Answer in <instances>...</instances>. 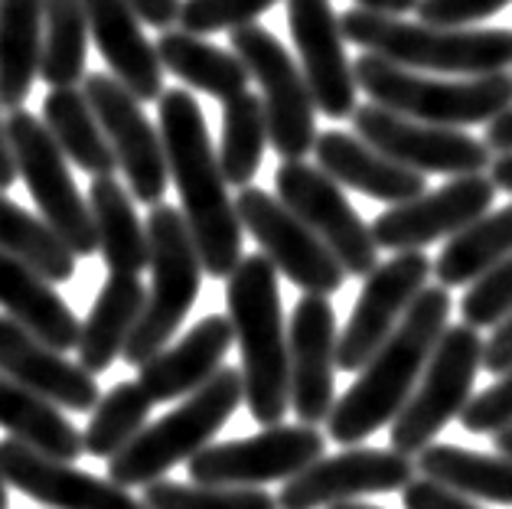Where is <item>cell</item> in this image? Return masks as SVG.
<instances>
[{
	"label": "cell",
	"instance_id": "obj_29",
	"mask_svg": "<svg viewBox=\"0 0 512 509\" xmlns=\"http://www.w3.org/2000/svg\"><path fill=\"white\" fill-rule=\"evenodd\" d=\"M0 428L27 448L72 464L82 454V434L53 402L40 399L7 372H0Z\"/></svg>",
	"mask_w": 512,
	"mask_h": 509
},
{
	"label": "cell",
	"instance_id": "obj_36",
	"mask_svg": "<svg viewBox=\"0 0 512 509\" xmlns=\"http://www.w3.org/2000/svg\"><path fill=\"white\" fill-rule=\"evenodd\" d=\"M0 252L20 258L49 284H62L76 275V255L43 222L0 193Z\"/></svg>",
	"mask_w": 512,
	"mask_h": 509
},
{
	"label": "cell",
	"instance_id": "obj_33",
	"mask_svg": "<svg viewBox=\"0 0 512 509\" xmlns=\"http://www.w3.org/2000/svg\"><path fill=\"white\" fill-rule=\"evenodd\" d=\"M46 131L53 134V141L59 144V151L66 154L79 170H85L89 177H115L118 160L111 154V147L105 141V131L98 124L95 111L89 105V98L82 95V89H49L43 98V118Z\"/></svg>",
	"mask_w": 512,
	"mask_h": 509
},
{
	"label": "cell",
	"instance_id": "obj_12",
	"mask_svg": "<svg viewBox=\"0 0 512 509\" xmlns=\"http://www.w3.org/2000/svg\"><path fill=\"white\" fill-rule=\"evenodd\" d=\"M327 454V434L314 425H271L252 438L209 444L190 464V483L206 487H255L291 480Z\"/></svg>",
	"mask_w": 512,
	"mask_h": 509
},
{
	"label": "cell",
	"instance_id": "obj_8",
	"mask_svg": "<svg viewBox=\"0 0 512 509\" xmlns=\"http://www.w3.org/2000/svg\"><path fill=\"white\" fill-rule=\"evenodd\" d=\"M480 359H483L480 330H473L467 324L444 327L415 392L408 395L402 412L392 421L389 431L392 451L415 461L428 444H434L437 434L451 425L470 402L473 382H477L480 372Z\"/></svg>",
	"mask_w": 512,
	"mask_h": 509
},
{
	"label": "cell",
	"instance_id": "obj_19",
	"mask_svg": "<svg viewBox=\"0 0 512 509\" xmlns=\"http://www.w3.org/2000/svg\"><path fill=\"white\" fill-rule=\"evenodd\" d=\"M287 30L301 56V72L317 111L333 121L353 118L359 85L333 4L330 0H287Z\"/></svg>",
	"mask_w": 512,
	"mask_h": 509
},
{
	"label": "cell",
	"instance_id": "obj_24",
	"mask_svg": "<svg viewBox=\"0 0 512 509\" xmlns=\"http://www.w3.org/2000/svg\"><path fill=\"white\" fill-rule=\"evenodd\" d=\"M232 343L235 333L229 317H203L196 327L183 333V340L164 346L157 356L137 366V386L151 395L154 405L186 399L216 376Z\"/></svg>",
	"mask_w": 512,
	"mask_h": 509
},
{
	"label": "cell",
	"instance_id": "obj_21",
	"mask_svg": "<svg viewBox=\"0 0 512 509\" xmlns=\"http://www.w3.org/2000/svg\"><path fill=\"white\" fill-rule=\"evenodd\" d=\"M0 474L7 487L49 509H147L131 490L27 448L14 438L0 441Z\"/></svg>",
	"mask_w": 512,
	"mask_h": 509
},
{
	"label": "cell",
	"instance_id": "obj_35",
	"mask_svg": "<svg viewBox=\"0 0 512 509\" xmlns=\"http://www.w3.org/2000/svg\"><path fill=\"white\" fill-rule=\"evenodd\" d=\"M89 20L82 0H43V56L40 79L49 89H72L89 72Z\"/></svg>",
	"mask_w": 512,
	"mask_h": 509
},
{
	"label": "cell",
	"instance_id": "obj_23",
	"mask_svg": "<svg viewBox=\"0 0 512 509\" xmlns=\"http://www.w3.org/2000/svg\"><path fill=\"white\" fill-rule=\"evenodd\" d=\"M89 36L108 62L111 76L128 89L137 102H157L164 95V66L154 43L141 30V17L128 0H82Z\"/></svg>",
	"mask_w": 512,
	"mask_h": 509
},
{
	"label": "cell",
	"instance_id": "obj_43",
	"mask_svg": "<svg viewBox=\"0 0 512 509\" xmlns=\"http://www.w3.org/2000/svg\"><path fill=\"white\" fill-rule=\"evenodd\" d=\"M512 4V0H418V20L431 27H470L490 20Z\"/></svg>",
	"mask_w": 512,
	"mask_h": 509
},
{
	"label": "cell",
	"instance_id": "obj_44",
	"mask_svg": "<svg viewBox=\"0 0 512 509\" xmlns=\"http://www.w3.org/2000/svg\"><path fill=\"white\" fill-rule=\"evenodd\" d=\"M402 503H405V509H480L473 500H467V496H457L424 477L411 480L402 490Z\"/></svg>",
	"mask_w": 512,
	"mask_h": 509
},
{
	"label": "cell",
	"instance_id": "obj_25",
	"mask_svg": "<svg viewBox=\"0 0 512 509\" xmlns=\"http://www.w3.org/2000/svg\"><path fill=\"white\" fill-rule=\"evenodd\" d=\"M314 157L317 167L327 173L330 180L349 190H359L372 196L379 203H408L418 200L421 193H428V180L418 170H408L395 164L392 157L379 154L376 147H369L356 134L346 131H323L314 141Z\"/></svg>",
	"mask_w": 512,
	"mask_h": 509
},
{
	"label": "cell",
	"instance_id": "obj_5",
	"mask_svg": "<svg viewBox=\"0 0 512 509\" xmlns=\"http://www.w3.org/2000/svg\"><path fill=\"white\" fill-rule=\"evenodd\" d=\"M242 372L235 366H219L206 386H199L154 425H144L124 448L108 461V480L118 487H147L164 480L167 470L190 464L193 457L209 448L212 438L226 428V421L242 405Z\"/></svg>",
	"mask_w": 512,
	"mask_h": 509
},
{
	"label": "cell",
	"instance_id": "obj_49",
	"mask_svg": "<svg viewBox=\"0 0 512 509\" xmlns=\"http://www.w3.org/2000/svg\"><path fill=\"white\" fill-rule=\"evenodd\" d=\"M362 10H372V14H389V17H402L408 10L418 7V0H356Z\"/></svg>",
	"mask_w": 512,
	"mask_h": 509
},
{
	"label": "cell",
	"instance_id": "obj_22",
	"mask_svg": "<svg viewBox=\"0 0 512 509\" xmlns=\"http://www.w3.org/2000/svg\"><path fill=\"white\" fill-rule=\"evenodd\" d=\"M0 372L17 379L40 399L53 402L69 412H92L102 399L98 382L89 369L69 363L59 350H53L40 337H33L17 320L0 314Z\"/></svg>",
	"mask_w": 512,
	"mask_h": 509
},
{
	"label": "cell",
	"instance_id": "obj_13",
	"mask_svg": "<svg viewBox=\"0 0 512 509\" xmlns=\"http://www.w3.org/2000/svg\"><path fill=\"white\" fill-rule=\"evenodd\" d=\"M235 213L274 271L301 291L330 297L343 288V265L278 196L258 190V186H242L235 196Z\"/></svg>",
	"mask_w": 512,
	"mask_h": 509
},
{
	"label": "cell",
	"instance_id": "obj_31",
	"mask_svg": "<svg viewBox=\"0 0 512 509\" xmlns=\"http://www.w3.org/2000/svg\"><path fill=\"white\" fill-rule=\"evenodd\" d=\"M154 49L160 66L190 89L206 92L219 102H229V98L248 92V69L232 49H222L186 30H164Z\"/></svg>",
	"mask_w": 512,
	"mask_h": 509
},
{
	"label": "cell",
	"instance_id": "obj_15",
	"mask_svg": "<svg viewBox=\"0 0 512 509\" xmlns=\"http://www.w3.org/2000/svg\"><path fill=\"white\" fill-rule=\"evenodd\" d=\"M82 95L89 98L111 154L128 177V193L147 206L164 203L170 183L164 141H160V131L147 121L141 102L115 76H105V72H89L82 79Z\"/></svg>",
	"mask_w": 512,
	"mask_h": 509
},
{
	"label": "cell",
	"instance_id": "obj_9",
	"mask_svg": "<svg viewBox=\"0 0 512 509\" xmlns=\"http://www.w3.org/2000/svg\"><path fill=\"white\" fill-rule=\"evenodd\" d=\"M232 53L242 59L248 79L258 82L268 118V144L281 160H304L317 141V105L301 66L284 43L258 23L229 30Z\"/></svg>",
	"mask_w": 512,
	"mask_h": 509
},
{
	"label": "cell",
	"instance_id": "obj_46",
	"mask_svg": "<svg viewBox=\"0 0 512 509\" xmlns=\"http://www.w3.org/2000/svg\"><path fill=\"white\" fill-rule=\"evenodd\" d=\"M128 4L134 7V14L141 17V23L164 33V30H170V23L180 20L183 0H128Z\"/></svg>",
	"mask_w": 512,
	"mask_h": 509
},
{
	"label": "cell",
	"instance_id": "obj_34",
	"mask_svg": "<svg viewBox=\"0 0 512 509\" xmlns=\"http://www.w3.org/2000/svg\"><path fill=\"white\" fill-rule=\"evenodd\" d=\"M509 255H512V203L496 209V213H483L464 232L447 239L441 255L431 262V275L447 291L464 288V284L477 281L486 268H493Z\"/></svg>",
	"mask_w": 512,
	"mask_h": 509
},
{
	"label": "cell",
	"instance_id": "obj_11",
	"mask_svg": "<svg viewBox=\"0 0 512 509\" xmlns=\"http://www.w3.org/2000/svg\"><path fill=\"white\" fill-rule=\"evenodd\" d=\"M278 200L304 222L343 265L346 278H366L379 265V245L372 229L359 219L343 186L304 160H281L274 173Z\"/></svg>",
	"mask_w": 512,
	"mask_h": 509
},
{
	"label": "cell",
	"instance_id": "obj_53",
	"mask_svg": "<svg viewBox=\"0 0 512 509\" xmlns=\"http://www.w3.org/2000/svg\"><path fill=\"white\" fill-rule=\"evenodd\" d=\"M327 509H382V506H369V503H336V506H327Z\"/></svg>",
	"mask_w": 512,
	"mask_h": 509
},
{
	"label": "cell",
	"instance_id": "obj_18",
	"mask_svg": "<svg viewBox=\"0 0 512 509\" xmlns=\"http://www.w3.org/2000/svg\"><path fill=\"white\" fill-rule=\"evenodd\" d=\"M493 200H496L493 180L483 177V173H470V177H454L441 190L421 193L418 200L385 209L369 229L379 248H389V252H418V248L431 242L454 239L470 222L490 213Z\"/></svg>",
	"mask_w": 512,
	"mask_h": 509
},
{
	"label": "cell",
	"instance_id": "obj_38",
	"mask_svg": "<svg viewBox=\"0 0 512 509\" xmlns=\"http://www.w3.org/2000/svg\"><path fill=\"white\" fill-rule=\"evenodd\" d=\"M151 408H154L151 395L137 386V382H118L92 408V421L82 434V451L98 457V461H111L147 425Z\"/></svg>",
	"mask_w": 512,
	"mask_h": 509
},
{
	"label": "cell",
	"instance_id": "obj_32",
	"mask_svg": "<svg viewBox=\"0 0 512 509\" xmlns=\"http://www.w3.org/2000/svg\"><path fill=\"white\" fill-rule=\"evenodd\" d=\"M43 0H0V105L23 108L40 79Z\"/></svg>",
	"mask_w": 512,
	"mask_h": 509
},
{
	"label": "cell",
	"instance_id": "obj_48",
	"mask_svg": "<svg viewBox=\"0 0 512 509\" xmlns=\"http://www.w3.org/2000/svg\"><path fill=\"white\" fill-rule=\"evenodd\" d=\"M14 183H17V164H14V151H10L7 121H0V193L10 190Z\"/></svg>",
	"mask_w": 512,
	"mask_h": 509
},
{
	"label": "cell",
	"instance_id": "obj_2",
	"mask_svg": "<svg viewBox=\"0 0 512 509\" xmlns=\"http://www.w3.org/2000/svg\"><path fill=\"white\" fill-rule=\"evenodd\" d=\"M451 310V291L441 284H428L415 297V304L398 320L389 340L369 356V363L359 369V379L333 405L327 434L336 444L353 448L379 428L392 425L408 395L415 392L434 343L441 340L447 320H451Z\"/></svg>",
	"mask_w": 512,
	"mask_h": 509
},
{
	"label": "cell",
	"instance_id": "obj_41",
	"mask_svg": "<svg viewBox=\"0 0 512 509\" xmlns=\"http://www.w3.org/2000/svg\"><path fill=\"white\" fill-rule=\"evenodd\" d=\"M274 4H281V0H183L180 23L186 33L206 36L255 23Z\"/></svg>",
	"mask_w": 512,
	"mask_h": 509
},
{
	"label": "cell",
	"instance_id": "obj_37",
	"mask_svg": "<svg viewBox=\"0 0 512 509\" xmlns=\"http://www.w3.org/2000/svg\"><path fill=\"white\" fill-rule=\"evenodd\" d=\"M268 147V118L261 98L242 92L222 102V144H219V167L229 186H252L255 173L261 170Z\"/></svg>",
	"mask_w": 512,
	"mask_h": 509
},
{
	"label": "cell",
	"instance_id": "obj_45",
	"mask_svg": "<svg viewBox=\"0 0 512 509\" xmlns=\"http://www.w3.org/2000/svg\"><path fill=\"white\" fill-rule=\"evenodd\" d=\"M480 369L493 372V376H503L506 369H512V314H506L493 327L490 340H483Z\"/></svg>",
	"mask_w": 512,
	"mask_h": 509
},
{
	"label": "cell",
	"instance_id": "obj_39",
	"mask_svg": "<svg viewBox=\"0 0 512 509\" xmlns=\"http://www.w3.org/2000/svg\"><path fill=\"white\" fill-rule=\"evenodd\" d=\"M147 509H278L265 487H206V483L154 480L144 487Z\"/></svg>",
	"mask_w": 512,
	"mask_h": 509
},
{
	"label": "cell",
	"instance_id": "obj_14",
	"mask_svg": "<svg viewBox=\"0 0 512 509\" xmlns=\"http://www.w3.org/2000/svg\"><path fill=\"white\" fill-rule=\"evenodd\" d=\"M356 138H362L395 164L418 173H441V177H470L490 170L493 154L483 141L460 128H441L415 118L395 115L382 105H359L353 111Z\"/></svg>",
	"mask_w": 512,
	"mask_h": 509
},
{
	"label": "cell",
	"instance_id": "obj_47",
	"mask_svg": "<svg viewBox=\"0 0 512 509\" xmlns=\"http://www.w3.org/2000/svg\"><path fill=\"white\" fill-rule=\"evenodd\" d=\"M483 144L490 147V154H512V108L490 121Z\"/></svg>",
	"mask_w": 512,
	"mask_h": 509
},
{
	"label": "cell",
	"instance_id": "obj_7",
	"mask_svg": "<svg viewBox=\"0 0 512 509\" xmlns=\"http://www.w3.org/2000/svg\"><path fill=\"white\" fill-rule=\"evenodd\" d=\"M147 265H151V291L141 317L131 330V340L124 346V359L131 366L147 363L173 340V333L183 327L199 297L203 281V262L193 245V235L186 229V219L177 206L157 203L147 213Z\"/></svg>",
	"mask_w": 512,
	"mask_h": 509
},
{
	"label": "cell",
	"instance_id": "obj_6",
	"mask_svg": "<svg viewBox=\"0 0 512 509\" xmlns=\"http://www.w3.org/2000/svg\"><path fill=\"white\" fill-rule=\"evenodd\" d=\"M353 76L359 89L372 98V105L424 124H441V128L490 124L496 115L512 108V76L506 72L473 79H437L402 69L382 56L362 53L353 62Z\"/></svg>",
	"mask_w": 512,
	"mask_h": 509
},
{
	"label": "cell",
	"instance_id": "obj_17",
	"mask_svg": "<svg viewBox=\"0 0 512 509\" xmlns=\"http://www.w3.org/2000/svg\"><path fill=\"white\" fill-rule=\"evenodd\" d=\"M415 480V461L398 451L382 448H346L333 457H317L301 474L284 480L278 509H327L353 503L356 496L395 493Z\"/></svg>",
	"mask_w": 512,
	"mask_h": 509
},
{
	"label": "cell",
	"instance_id": "obj_30",
	"mask_svg": "<svg viewBox=\"0 0 512 509\" xmlns=\"http://www.w3.org/2000/svg\"><path fill=\"white\" fill-rule=\"evenodd\" d=\"M134 196L115 177H95L89 186V209L98 235V252L108 275H141L147 268V229L137 219Z\"/></svg>",
	"mask_w": 512,
	"mask_h": 509
},
{
	"label": "cell",
	"instance_id": "obj_50",
	"mask_svg": "<svg viewBox=\"0 0 512 509\" xmlns=\"http://www.w3.org/2000/svg\"><path fill=\"white\" fill-rule=\"evenodd\" d=\"M490 180L496 190L512 193V154H499L490 164Z\"/></svg>",
	"mask_w": 512,
	"mask_h": 509
},
{
	"label": "cell",
	"instance_id": "obj_40",
	"mask_svg": "<svg viewBox=\"0 0 512 509\" xmlns=\"http://www.w3.org/2000/svg\"><path fill=\"white\" fill-rule=\"evenodd\" d=\"M506 314H512V255L486 268L477 281H470L460 301V317L473 330L496 327Z\"/></svg>",
	"mask_w": 512,
	"mask_h": 509
},
{
	"label": "cell",
	"instance_id": "obj_1",
	"mask_svg": "<svg viewBox=\"0 0 512 509\" xmlns=\"http://www.w3.org/2000/svg\"><path fill=\"white\" fill-rule=\"evenodd\" d=\"M167 173L180 193L186 229L209 278H229L242 262V222L209 141L206 115L186 89H164L157 102Z\"/></svg>",
	"mask_w": 512,
	"mask_h": 509
},
{
	"label": "cell",
	"instance_id": "obj_16",
	"mask_svg": "<svg viewBox=\"0 0 512 509\" xmlns=\"http://www.w3.org/2000/svg\"><path fill=\"white\" fill-rule=\"evenodd\" d=\"M431 258L421 252H395L389 262L369 271L366 284L356 297V307L349 314L346 327L336 340V369L359 372L369 363V356L389 340L398 320L408 314L415 297L428 288Z\"/></svg>",
	"mask_w": 512,
	"mask_h": 509
},
{
	"label": "cell",
	"instance_id": "obj_20",
	"mask_svg": "<svg viewBox=\"0 0 512 509\" xmlns=\"http://www.w3.org/2000/svg\"><path fill=\"white\" fill-rule=\"evenodd\" d=\"M336 310L323 294H304L294 304L287 330L291 359V408L301 425L327 421L336 405Z\"/></svg>",
	"mask_w": 512,
	"mask_h": 509
},
{
	"label": "cell",
	"instance_id": "obj_28",
	"mask_svg": "<svg viewBox=\"0 0 512 509\" xmlns=\"http://www.w3.org/2000/svg\"><path fill=\"white\" fill-rule=\"evenodd\" d=\"M415 470L467 500L512 506V461L503 454L467 451L457 444H428L415 457Z\"/></svg>",
	"mask_w": 512,
	"mask_h": 509
},
{
	"label": "cell",
	"instance_id": "obj_42",
	"mask_svg": "<svg viewBox=\"0 0 512 509\" xmlns=\"http://www.w3.org/2000/svg\"><path fill=\"white\" fill-rule=\"evenodd\" d=\"M457 421L470 434H496L509 428L512 425V369H506L490 389L477 395V399H470L464 405V412L457 415Z\"/></svg>",
	"mask_w": 512,
	"mask_h": 509
},
{
	"label": "cell",
	"instance_id": "obj_3",
	"mask_svg": "<svg viewBox=\"0 0 512 509\" xmlns=\"http://www.w3.org/2000/svg\"><path fill=\"white\" fill-rule=\"evenodd\" d=\"M229 324L242 353V392L258 425H281L291 408V359L278 271L265 255H242L226 284Z\"/></svg>",
	"mask_w": 512,
	"mask_h": 509
},
{
	"label": "cell",
	"instance_id": "obj_27",
	"mask_svg": "<svg viewBox=\"0 0 512 509\" xmlns=\"http://www.w3.org/2000/svg\"><path fill=\"white\" fill-rule=\"evenodd\" d=\"M147 301V291L137 275H108V281L98 291L95 304L79 327V366L89 369L92 376L115 366V359L124 353L131 340V330L141 317Z\"/></svg>",
	"mask_w": 512,
	"mask_h": 509
},
{
	"label": "cell",
	"instance_id": "obj_51",
	"mask_svg": "<svg viewBox=\"0 0 512 509\" xmlns=\"http://www.w3.org/2000/svg\"><path fill=\"white\" fill-rule=\"evenodd\" d=\"M493 444H496V454H503V457H509V461H512V425L503 428V431H496Z\"/></svg>",
	"mask_w": 512,
	"mask_h": 509
},
{
	"label": "cell",
	"instance_id": "obj_10",
	"mask_svg": "<svg viewBox=\"0 0 512 509\" xmlns=\"http://www.w3.org/2000/svg\"><path fill=\"white\" fill-rule=\"evenodd\" d=\"M7 138L14 151L17 177L27 183L40 216L76 258H89L98 252V235L92 222L89 200L79 193L69 173V160L59 151L46 124L30 115L27 108H14L7 118Z\"/></svg>",
	"mask_w": 512,
	"mask_h": 509
},
{
	"label": "cell",
	"instance_id": "obj_4",
	"mask_svg": "<svg viewBox=\"0 0 512 509\" xmlns=\"http://www.w3.org/2000/svg\"><path fill=\"white\" fill-rule=\"evenodd\" d=\"M346 43L362 53L382 56L402 69L441 72V76H493L512 66V30L477 27H431L402 17L372 14L353 7L340 17Z\"/></svg>",
	"mask_w": 512,
	"mask_h": 509
},
{
	"label": "cell",
	"instance_id": "obj_52",
	"mask_svg": "<svg viewBox=\"0 0 512 509\" xmlns=\"http://www.w3.org/2000/svg\"><path fill=\"white\" fill-rule=\"evenodd\" d=\"M0 509H10V496H7V480L0 474Z\"/></svg>",
	"mask_w": 512,
	"mask_h": 509
},
{
	"label": "cell",
	"instance_id": "obj_26",
	"mask_svg": "<svg viewBox=\"0 0 512 509\" xmlns=\"http://www.w3.org/2000/svg\"><path fill=\"white\" fill-rule=\"evenodd\" d=\"M0 307L10 320H17L53 350H76L82 324L72 314V307L46 278L7 252H0Z\"/></svg>",
	"mask_w": 512,
	"mask_h": 509
}]
</instances>
